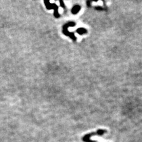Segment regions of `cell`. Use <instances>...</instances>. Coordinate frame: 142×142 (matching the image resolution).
<instances>
[{
	"instance_id": "6da1fadb",
	"label": "cell",
	"mask_w": 142,
	"mask_h": 142,
	"mask_svg": "<svg viewBox=\"0 0 142 142\" xmlns=\"http://www.w3.org/2000/svg\"><path fill=\"white\" fill-rule=\"evenodd\" d=\"M75 25H76V24L74 23V22H69V23H68V24H66L63 27V33H64V35L69 36L71 39H72V40H75V41L76 40V37L75 36L74 34H73V33H71L68 31V27L75 26Z\"/></svg>"
},
{
	"instance_id": "7a4b0ae2",
	"label": "cell",
	"mask_w": 142,
	"mask_h": 142,
	"mask_svg": "<svg viewBox=\"0 0 142 142\" xmlns=\"http://www.w3.org/2000/svg\"><path fill=\"white\" fill-rule=\"evenodd\" d=\"M45 4V5H46V8L48 10L51 9H54L55 10V12H54V15L56 18H59L60 17L59 14L58 12V6L57 5L55 4H51L50 2L49 1H44Z\"/></svg>"
},
{
	"instance_id": "3957f363",
	"label": "cell",
	"mask_w": 142,
	"mask_h": 142,
	"mask_svg": "<svg viewBox=\"0 0 142 142\" xmlns=\"http://www.w3.org/2000/svg\"><path fill=\"white\" fill-rule=\"evenodd\" d=\"M80 10H81V6L78 5H76L74 6L73 8H72V13H73V14H76V13H78Z\"/></svg>"
},
{
	"instance_id": "277c9868",
	"label": "cell",
	"mask_w": 142,
	"mask_h": 142,
	"mask_svg": "<svg viewBox=\"0 0 142 142\" xmlns=\"http://www.w3.org/2000/svg\"><path fill=\"white\" fill-rule=\"evenodd\" d=\"M76 32L79 35H83L84 33H86L87 32V30L84 28H79L78 30H76Z\"/></svg>"
},
{
	"instance_id": "5b68a950",
	"label": "cell",
	"mask_w": 142,
	"mask_h": 142,
	"mask_svg": "<svg viewBox=\"0 0 142 142\" xmlns=\"http://www.w3.org/2000/svg\"><path fill=\"white\" fill-rule=\"evenodd\" d=\"M59 2H60V4H61V7H62L63 8H65V5H64V3H63V1H60Z\"/></svg>"
}]
</instances>
